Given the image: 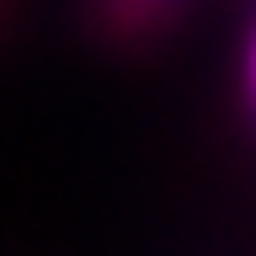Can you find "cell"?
Instances as JSON below:
<instances>
[{"mask_svg":"<svg viewBox=\"0 0 256 256\" xmlns=\"http://www.w3.org/2000/svg\"><path fill=\"white\" fill-rule=\"evenodd\" d=\"M187 0H96V22L102 32L123 38V43H139V38H155L176 22Z\"/></svg>","mask_w":256,"mask_h":256,"instance_id":"6da1fadb","label":"cell"},{"mask_svg":"<svg viewBox=\"0 0 256 256\" xmlns=\"http://www.w3.org/2000/svg\"><path fill=\"white\" fill-rule=\"evenodd\" d=\"M240 102H246V118L256 128V22L246 32V48H240Z\"/></svg>","mask_w":256,"mask_h":256,"instance_id":"7a4b0ae2","label":"cell"}]
</instances>
